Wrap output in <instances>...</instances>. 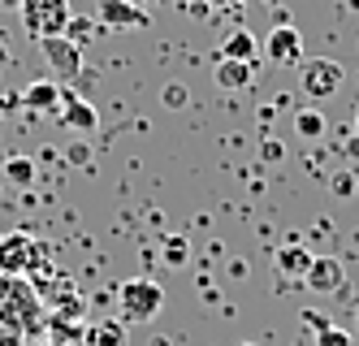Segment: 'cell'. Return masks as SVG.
Instances as JSON below:
<instances>
[{
    "mask_svg": "<svg viewBox=\"0 0 359 346\" xmlns=\"http://www.w3.org/2000/svg\"><path fill=\"white\" fill-rule=\"evenodd\" d=\"M0 325H13L27 338H43L48 333V312H43L35 286L27 277L0 273Z\"/></svg>",
    "mask_w": 359,
    "mask_h": 346,
    "instance_id": "6da1fadb",
    "label": "cell"
},
{
    "mask_svg": "<svg viewBox=\"0 0 359 346\" xmlns=\"http://www.w3.org/2000/svg\"><path fill=\"white\" fill-rule=\"evenodd\" d=\"M161 307H165L161 281L130 277V281L117 286V316H121V325H147V321H156V316H161Z\"/></svg>",
    "mask_w": 359,
    "mask_h": 346,
    "instance_id": "7a4b0ae2",
    "label": "cell"
},
{
    "mask_svg": "<svg viewBox=\"0 0 359 346\" xmlns=\"http://www.w3.org/2000/svg\"><path fill=\"white\" fill-rule=\"evenodd\" d=\"M22 26L35 35V39H53V35H65L69 26V0H22Z\"/></svg>",
    "mask_w": 359,
    "mask_h": 346,
    "instance_id": "3957f363",
    "label": "cell"
},
{
    "mask_svg": "<svg viewBox=\"0 0 359 346\" xmlns=\"http://www.w3.org/2000/svg\"><path fill=\"white\" fill-rule=\"evenodd\" d=\"M39 52H43V65L53 74V83H69V78L83 74V48L74 39H65V35L39 39Z\"/></svg>",
    "mask_w": 359,
    "mask_h": 346,
    "instance_id": "277c9868",
    "label": "cell"
},
{
    "mask_svg": "<svg viewBox=\"0 0 359 346\" xmlns=\"http://www.w3.org/2000/svg\"><path fill=\"white\" fill-rule=\"evenodd\" d=\"M299 87H303L307 100H329V95H338V87H342V65L329 61V57L303 61V69H299Z\"/></svg>",
    "mask_w": 359,
    "mask_h": 346,
    "instance_id": "5b68a950",
    "label": "cell"
},
{
    "mask_svg": "<svg viewBox=\"0 0 359 346\" xmlns=\"http://www.w3.org/2000/svg\"><path fill=\"white\" fill-rule=\"evenodd\" d=\"M95 22L104 26V31H143V26H151V13L139 0H100Z\"/></svg>",
    "mask_w": 359,
    "mask_h": 346,
    "instance_id": "8992f818",
    "label": "cell"
},
{
    "mask_svg": "<svg viewBox=\"0 0 359 346\" xmlns=\"http://www.w3.org/2000/svg\"><path fill=\"white\" fill-rule=\"evenodd\" d=\"M264 57L277 61V65H303V35L290 22H277L264 35Z\"/></svg>",
    "mask_w": 359,
    "mask_h": 346,
    "instance_id": "52a82bcc",
    "label": "cell"
},
{
    "mask_svg": "<svg viewBox=\"0 0 359 346\" xmlns=\"http://www.w3.org/2000/svg\"><path fill=\"white\" fill-rule=\"evenodd\" d=\"M342 281H346V269H342V260H333V255H316L307 277H303V286L316 290V295H333V290H342Z\"/></svg>",
    "mask_w": 359,
    "mask_h": 346,
    "instance_id": "ba28073f",
    "label": "cell"
},
{
    "mask_svg": "<svg viewBox=\"0 0 359 346\" xmlns=\"http://www.w3.org/2000/svg\"><path fill=\"white\" fill-rule=\"evenodd\" d=\"M57 121H61L65 130H74V135H91V130L100 126V113H95V104H87L83 95H69V91H65Z\"/></svg>",
    "mask_w": 359,
    "mask_h": 346,
    "instance_id": "9c48e42d",
    "label": "cell"
},
{
    "mask_svg": "<svg viewBox=\"0 0 359 346\" xmlns=\"http://www.w3.org/2000/svg\"><path fill=\"white\" fill-rule=\"evenodd\" d=\"M61 83H53V78H39V83H31L27 91H22V104H27L31 113H61Z\"/></svg>",
    "mask_w": 359,
    "mask_h": 346,
    "instance_id": "30bf717a",
    "label": "cell"
},
{
    "mask_svg": "<svg viewBox=\"0 0 359 346\" xmlns=\"http://www.w3.org/2000/svg\"><path fill=\"white\" fill-rule=\"evenodd\" d=\"M312 260H316V255L307 251L303 243H281V247L273 251L277 273H281V277H299V281L307 277V269H312Z\"/></svg>",
    "mask_w": 359,
    "mask_h": 346,
    "instance_id": "8fae6325",
    "label": "cell"
},
{
    "mask_svg": "<svg viewBox=\"0 0 359 346\" xmlns=\"http://www.w3.org/2000/svg\"><path fill=\"white\" fill-rule=\"evenodd\" d=\"M212 83H217L221 91H247V87L255 83V65H247V61H225V57H217Z\"/></svg>",
    "mask_w": 359,
    "mask_h": 346,
    "instance_id": "7c38bea8",
    "label": "cell"
},
{
    "mask_svg": "<svg viewBox=\"0 0 359 346\" xmlns=\"http://www.w3.org/2000/svg\"><path fill=\"white\" fill-rule=\"evenodd\" d=\"M221 57H225V61H247V65H255V57H260V44H255L251 31H229V35L221 39Z\"/></svg>",
    "mask_w": 359,
    "mask_h": 346,
    "instance_id": "4fadbf2b",
    "label": "cell"
},
{
    "mask_svg": "<svg viewBox=\"0 0 359 346\" xmlns=\"http://www.w3.org/2000/svg\"><path fill=\"white\" fill-rule=\"evenodd\" d=\"M87 342L91 346H126V325L117 321V316H109V321H95L87 329Z\"/></svg>",
    "mask_w": 359,
    "mask_h": 346,
    "instance_id": "5bb4252c",
    "label": "cell"
},
{
    "mask_svg": "<svg viewBox=\"0 0 359 346\" xmlns=\"http://www.w3.org/2000/svg\"><path fill=\"white\" fill-rule=\"evenodd\" d=\"M0 173H5V182H9V186H18V191H27V186L35 182V161H31V156H9Z\"/></svg>",
    "mask_w": 359,
    "mask_h": 346,
    "instance_id": "9a60e30c",
    "label": "cell"
},
{
    "mask_svg": "<svg viewBox=\"0 0 359 346\" xmlns=\"http://www.w3.org/2000/svg\"><path fill=\"white\" fill-rule=\"evenodd\" d=\"M294 130H299V139H325L329 121H325L320 109H299V113H294Z\"/></svg>",
    "mask_w": 359,
    "mask_h": 346,
    "instance_id": "2e32d148",
    "label": "cell"
},
{
    "mask_svg": "<svg viewBox=\"0 0 359 346\" xmlns=\"http://www.w3.org/2000/svg\"><path fill=\"white\" fill-rule=\"evenodd\" d=\"M161 260L169 264V269H182V264L191 260V243H187L182 234H169V238H165V247H161Z\"/></svg>",
    "mask_w": 359,
    "mask_h": 346,
    "instance_id": "e0dca14e",
    "label": "cell"
},
{
    "mask_svg": "<svg viewBox=\"0 0 359 346\" xmlns=\"http://www.w3.org/2000/svg\"><path fill=\"white\" fill-rule=\"evenodd\" d=\"M95 31H100V22H87V18H69V26H65V39H74V44H91L95 39Z\"/></svg>",
    "mask_w": 359,
    "mask_h": 346,
    "instance_id": "ac0fdd59",
    "label": "cell"
},
{
    "mask_svg": "<svg viewBox=\"0 0 359 346\" xmlns=\"http://www.w3.org/2000/svg\"><path fill=\"white\" fill-rule=\"evenodd\" d=\"M329 186H333V195L351 199V195H355V169H338V173L329 178Z\"/></svg>",
    "mask_w": 359,
    "mask_h": 346,
    "instance_id": "d6986e66",
    "label": "cell"
},
{
    "mask_svg": "<svg viewBox=\"0 0 359 346\" xmlns=\"http://www.w3.org/2000/svg\"><path fill=\"white\" fill-rule=\"evenodd\" d=\"M316 346H351V338H346L342 329H333V325H325V329L316 333Z\"/></svg>",
    "mask_w": 359,
    "mask_h": 346,
    "instance_id": "ffe728a7",
    "label": "cell"
},
{
    "mask_svg": "<svg viewBox=\"0 0 359 346\" xmlns=\"http://www.w3.org/2000/svg\"><path fill=\"white\" fill-rule=\"evenodd\" d=\"M187 100H191V95H187L182 83H169V87H165V104H169V109H187Z\"/></svg>",
    "mask_w": 359,
    "mask_h": 346,
    "instance_id": "44dd1931",
    "label": "cell"
},
{
    "mask_svg": "<svg viewBox=\"0 0 359 346\" xmlns=\"http://www.w3.org/2000/svg\"><path fill=\"white\" fill-rule=\"evenodd\" d=\"M0 346H27V333L13 325H0Z\"/></svg>",
    "mask_w": 359,
    "mask_h": 346,
    "instance_id": "7402d4cb",
    "label": "cell"
},
{
    "mask_svg": "<svg viewBox=\"0 0 359 346\" xmlns=\"http://www.w3.org/2000/svg\"><path fill=\"white\" fill-rule=\"evenodd\" d=\"M303 321H307V325H312V329H316V333H320V329H325V325H329V321H325V316H320V312H303Z\"/></svg>",
    "mask_w": 359,
    "mask_h": 346,
    "instance_id": "603a6c76",
    "label": "cell"
},
{
    "mask_svg": "<svg viewBox=\"0 0 359 346\" xmlns=\"http://www.w3.org/2000/svg\"><path fill=\"white\" fill-rule=\"evenodd\" d=\"M79 161H87V143H74L69 147V165H79Z\"/></svg>",
    "mask_w": 359,
    "mask_h": 346,
    "instance_id": "cb8c5ba5",
    "label": "cell"
},
{
    "mask_svg": "<svg viewBox=\"0 0 359 346\" xmlns=\"http://www.w3.org/2000/svg\"><path fill=\"white\" fill-rule=\"evenodd\" d=\"M208 5H212V9H243L247 0H208Z\"/></svg>",
    "mask_w": 359,
    "mask_h": 346,
    "instance_id": "d4e9b609",
    "label": "cell"
},
{
    "mask_svg": "<svg viewBox=\"0 0 359 346\" xmlns=\"http://www.w3.org/2000/svg\"><path fill=\"white\" fill-rule=\"evenodd\" d=\"M0 9H22V0H0Z\"/></svg>",
    "mask_w": 359,
    "mask_h": 346,
    "instance_id": "484cf974",
    "label": "cell"
},
{
    "mask_svg": "<svg viewBox=\"0 0 359 346\" xmlns=\"http://www.w3.org/2000/svg\"><path fill=\"white\" fill-rule=\"evenodd\" d=\"M355 139H359V113H355Z\"/></svg>",
    "mask_w": 359,
    "mask_h": 346,
    "instance_id": "4316f807",
    "label": "cell"
},
{
    "mask_svg": "<svg viewBox=\"0 0 359 346\" xmlns=\"http://www.w3.org/2000/svg\"><path fill=\"white\" fill-rule=\"evenodd\" d=\"M35 346H53V342H48V338H43V342H35Z\"/></svg>",
    "mask_w": 359,
    "mask_h": 346,
    "instance_id": "83f0119b",
    "label": "cell"
},
{
    "mask_svg": "<svg viewBox=\"0 0 359 346\" xmlns=\"http://www.w3.org/2000/svg\"><path fill=\"white\" fill-rule=\"evenodd\" d=\"M238 346H255V342H238Z\"/></svg>",
    "mask_w": 359,
    "mask_h": 346,
    "instance_id": "f1b7e54d",
    "label": "cell"
},
{
    "mask_svg": "<svg viewBox=\"0 0 359 346\" xmlns=\"http://www.w3.org/2000/svg\"><path fill=\"white\" fill-rule=\"evenodd\" d=\"M0 57H5V44H0Z\"/></svg>",
    "mask_w": 359,
    "mask_h": 346,
    "instance_id": "f546056e",
    "label": "cell"
},
{
    "mask_svg": "<svg viewBox=\"0 0 359 346\" xmlns=\"http://www.w3.org/2000/svg\"><path fill=\"white\" fill-rule=\"evenodd\" d=\"M264 5H277V0H264Z\"/></svg>",
    "mask_w": 359,
    "mask_h": 346,
    "instance_id": "4dcf8cb0",
    "label": "cell"
}]
</instances>
